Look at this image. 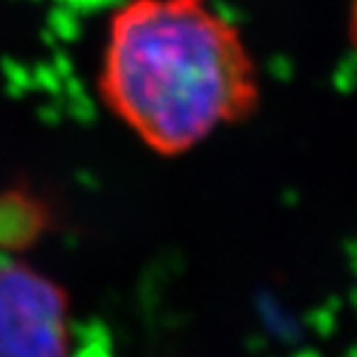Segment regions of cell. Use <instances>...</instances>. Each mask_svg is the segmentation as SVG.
I'll use <instances>...</instances> for the list:
<instances>
[{
  "instance_id": "obj_1",
  "label": "cell",
  "mask_w": 357,
  "mask_h": 357,
  "mask_svg": "<svg viewBox=\"0 0 357 357\" xmlns=\"http://www.w3.org/2000/svg\"><path fill=\"white\" fill-rule=\"evenodd\" d=\"M100 93L153 151L178 155L258 107V70L209 0H130L114 14Z\"/></svg>"
},
{
  "instance_id": "obj_2",
  "label": "cell",
  "mask_w": 357,
  "mask_h": 357,
  "mask_svg": "<svg viewBox=\"0 0 357 357\" xmlns=\"http://www.w3.org/2000/svg\"><path fill=\"white\" fill-rule=\"evenodd\" d=\"M68 302L33 269L0 271V357H66Z\"/></svg>"
}]
</instances>
